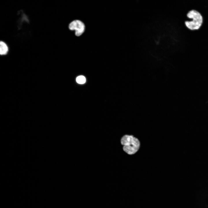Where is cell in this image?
Wrapping results in <instances>:
<instances>
[{
    "label": "cell",
    "instance_id": "2",
    "mask_svg": "<svg viewBox=\"0 0 208 208\" xmlns=\"http://www.w3.org/2000/svg\"><path fill=\"white\" fill-rule=\"evenodd\" d=\"M121 144L123 145L124 151L129 154H133L138 150L140 142L138 140L132 135H126L121 139Z\"/></svg>",
    "mask_w": 208,
    "mask_h": 208
},
{
    "label": "cell",
    "instance_id": "1",
    "mask_svg": "<svg viewBox=\"0 0 208 208\" xmlns=\"http://www.w3.org/2000/svg\"><path fill=\"white\" fill-rule=\"evenodd\" d=\"M187 17L191 20L185 22V26L189 29L194 30L198 29L202 25L203 22V17L198 11L192 10L187 14Z\"/></svg>",
    "mask_w": 208,
    "mask_h": 208
},
{
    "label": "cell",
    "instance_id": "3",
    "mask_svg": "<svg viewBox=\"0 0 208 208\" xmlns=\"http://www.w3.org/2000/svg\"><path fill=\"white\" fill-rule=\"evenodd\" d=\"M69 28L71 30L75 31V34L77 36H79L84 32L85 26L81 21L76 20L72 22L69 25Z\"/></svg>",
    "mask_w": 208,
    "mask_h": 208
},
{
    "label": "cell",
    "instance_id": "5",
    "mask_svg": "<svg viewBox=\"0 0 208 208\" xmlns=\"http://www.w3.org/2000/svg\"><path fill=\"white\" fill-rule=\"evenodd\" d=\"M77 82L79 84H83L86 81L85 77L81 75L77 77L76 79Z\"/></svg>",
    "mask_w": 208,
    "mask_h": 208
},
{
    "label": "cell",
    "instance_id": "4",
    "mask_svg": "<svg viewBox=\"0 0 208 208\" xmlns=\"http://www.w3.org/2000/svg\"><path fill=\"white\" fill-rule=\"evenodd\" d=\"M8 51V48L6 44L2 41L0 42V54L1 55H5Z\"/></svg>",
    "mask_w": 208,
    "mask_h": 208
}]
</instances>
